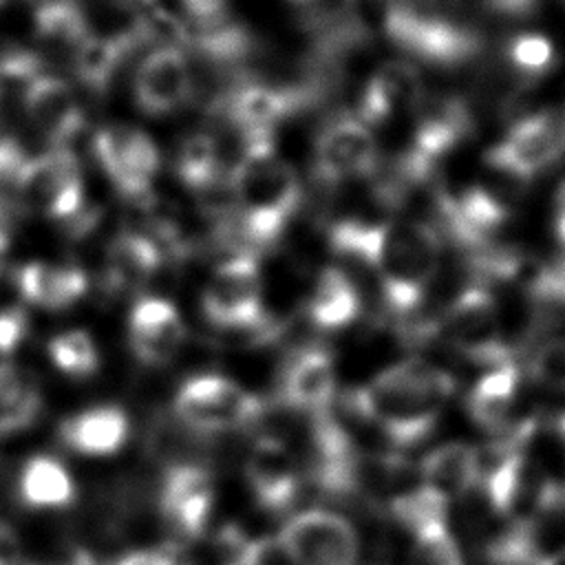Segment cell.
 I'll list each match as a JSON object with an SVG mask.
<instances>
[{"instance_id": "obj_1", "label": "cell", "mask_w": 565, "mask_h": 565, "mask_svg": "<svg viewBox=\"0 0 565 565\" xmlns=\"http://www.w3.org/2000/svg\"><path fill=\"white\" fill-rule=\"evenodd\" d=\"M327 238L335 254L362 263L375 276L384 305L397 316L419 307L441 249V236L428 221L338 218Z\"/></svg>"}, {"instance_id": "obj_2", "label": "cell", "mask_w": 565, "mask_h": 565, "mask_svg": "<svg viewBox=\"0 0 565 565\" xmlns=\"http://www.w3.org/2000/svg\"><path fill=\"white\" fill-rule=\"evenodd\" d=\"M225 188L223 234L238 241V249H267L287 230L302 203L296 170L278 154L274 135L238 137V157L230 163Z\"/></svg>"}, {"instance_id": "obj_3", "label": "cell", "mask_w": 565, "mask_h": 565, "mask_svg": "<svg viewBox=\"0 0 565 565\" xmlns=\"http://www.w3.org/2000/svg\"><path fill=\"white\" fill-rule=\"evenodd\" d=\"M455 388V377L446 369L422 358H408L353 391L351 404L393 446L411 448L433 433Z\"/></svg>"}, {"instance_id": "obj_4", "label": "cell", "mask_w": 565, "mask_h": 565, "mask_svg": "<svg viewBox=\"0 0 565 565\" xmlns=\"http://www.w3.org/2000/svg\"><path fill=\"white\" fill-rule=\"evenodd\" d=\"M13 199L20 212L66 223L73 234H84L95 223V212L86 207L79 161L68 148L31 154L15 179Z\"/></svg>"}, {"instance_id": "obj_5", "label": "cell", "mask_w": 565, "mask_h": 565, "mask_svg": "<svg viewBox=\"0 0 565 565\" xmlns=\"http://www.w3.org/2000/svg\"><path fill=\"white\" fill-rule=\"evenodd\" d=\"M439 329L448 344L475 364L492 369L514 362V347L508 340L497 298L481 282L463 287L450 300Z\"/></svg>"}, {"instance_id": "obj_6", "label": "cell", "mask_w": 565, "mask_h": 565, "mask_svg": "<svg viewBox=\"0 0 565 565\" xmlns=\"http://www.w3.org/2000/svg\"><path fill=\"white\" fill-rule=\"evenodd\" d=\"M382 161L371 126L355 110L329 115L316 130L311 148V177L333 190L349 181H369Z\"/></svg>"}, {"instance_id": "obj_7", "label": "cell", "mask_w": 565, "mask_h": 565, "mask_svg": "<svg viewBox=\"0 0 565 565\" xmlns=\"http://www.w3.org/2000/svg\"><path fill=\"white\" fill-rule=\"evenodd\" d=\"M201 307L207 322L227 331L263 327V282L256 252L236 249L221 260L203 289Z\"/></svg>"}, {"instance_id": "obj_8", "label": "cell", "mask_w": 565, "mask_h": 565, "mask_svg": "<svg viewBox=\"0 0 565 565\" xmlns=\"http://www.w3.org/2000/svg\"><path fill=\"white\" fill-rule=\"evenodd\" d=\"M181 424L203 433L252 426L263 415L260 399L230 377L203 373L185 380L174 395Z\"/></svg>"}, {"instance_id": "obj_9", "label": "cell", "mask_w": 565, "mask_h": 565, "mask_svg": "<svg viewBox=\"0 0 565 565\" xmlns=\"http://www.w3.org/2000/svg\"><path fill=\"white\" fill-rule=\"evenodd\" d=\"M93 157L119 196L148 203L161 168L150 135L128 124H106L93 137Z\"/></svg>"}, {"instance_id": "obj_10", "label": "cell", "mask_w": 565, "mask_h": 565, "mask_svg": "<svg viewBox=\"0 0 565 565\" xmlns=\"http://www.w3.org/2000/svg\"><path fill=\"white\" fill-rule=\"evenodd\" d=\"M278 547L291 565H358L360 541L353 525L329 510H305L278 532Z\"/></svg>"}, {"instance_id": "obj_11", "label": "cell", "mask_w": 565, "mask_h": 565, "mask_svg": "<svg viewBox=\"0 0 565 565\" xmlns=\"http://www.w3.org/2000/svg\"><path fill=\"white\" fill-rule=\"evenodd\" d=\"M132 97L141 113L170 115L194 102V68L188 53L174 44H159L135 68Z\"/></svg>"}, {"instance_id": "obj_12", "label": "cell", "mask_w": 565, "mask_h": 565, "mask_svg": "<svg viewBox=\"0 0 565 565\" xmlns=\"http://www.w3.org/2000/svg\"><path fill=\"white\" fill-rule=\"evenodd\" d=\"M26 121L51 148H66L84 128V108L71 82L55 73L33 77L20 90Z\"/></svg>"}, {"instance_id": "obj_13", "label": "cell", "mask_w": 565, "mask_h": 565, "mask_svg": "<svg viewBox=\"0 0 565 565\" xmlns=\"http://www.w3.org/2000/svg\"><path fill=\"white\" fill-rule=\"evenodd\" d=\"M424 95L417 66L406 60H388L364 82L355 113L366 126L382 128L402 115H413Z\"/></svg>"}, {"instance_id": "obj_14", "label": "cell", "mask_w": 565, "mask_h": 565, "mask_svg": "<svg viewBox=\"0 0 565 565\" xmlns=\"http://www.w3.org/2000/svg\"><path fill=\"white\" fill-rule=\"evenodd\" d=\"M497 157L532 177L565 154L563 110H543L516 121L508 135L490 148Z\"/></svg>"}, {"instance_id": "obj_15", "label": "cell", "mask_w": 565, "mask_h": 565, "mask_svg": "<svg viewBox=\"0 0 565 565\" xmlns=\"http://www.w3.org/2000/svg\"><path fill=\"white\" fill-rule=\"evenodd\" d=\"M214 505V483L210 472L196 463H177L168 468L161 492L159 508L168 525L181 536H199L210 519Z\"/></svg>"}, {"instance_id": "obj_16", "label": "cell", "mask_w": 565, "mask_h": 565, "mask_svg": "<svg viewBox=\"0 0 565 565\" xmlns=\"http://www.w3.org/2000/svg\"><path fill=\"white\" fill-rule=\"evenodd\" d=\"M185 340L179 309L157 296L137 300L128 316V342L135 358L150 366L170 362Z\"/></svg>"}, {"instance_id": "obj_17", "label": "cell", "mask_w": 565, "mask_h": 565, "mask_svg": "<svg viewBox=\"0 0 565 565\" xmlns=\"http://www.w3.org/2000/svg\"><path fill=\"white\" fill-rule=\"evenodd\" d=\"M245 477L258 505L267 512L287 510L300 490V472L289 448L276 437H260L245 461Z\"/></svg>"}, {"instance_id": "obj_18", "label": "cell", "mask_w": 565, "mask_h": 565, "mask_svg": "<svg viewBox=\"0 0 565 565\" xmlns=\"http://www.w3.org/2000/svg\"><path fill=\"white\" fill-rule=\"evenodd\" d=\"M335 395V366L324 347H305L296 351L280 375V397L294 411L322 415Z\"/></svg>"}, {"instance_id": "obj_19", "label": "cell", "mask_w": 565, "mask_h": 565, "mask_svg": "<svg viewBox=\"0 0 565 565\" xmlns=\"http://www.w3.org/2000/svg\"><path fill=\"white\" fill-rule=\"evenodd\" d=\"M130 422L119 406H93L60 424V439L66 448L88 457H104L121 450Z\"/></svg>"}, {"instance_id": "obj_20", "label": "cell", "mask_w": 565, "mask_h": 565, "mask_svg": "<svg viewBox=\"0 0 565 565\" xmlns=\"http://www.w3.org/2000/svg\"><path fill=\"white\" fill-rule=\"evenodd\" d=\"M13 280L24 302L42 309H66L75 305L88 289L86 274L79 267L40 260L20 265Z\"/></svg>"}, {"instance_id": "obj_21", "label": "cell", "mask_w": 565, "mask_h": 565, "mask_svg": "<svg viewBox=\"0 0 565 565\" xmlns=\"http://www.w3.org/2000/svg\"><path fill=\"white\" fill-rule=\"evenodd\" d=\"M521 373L514 362L492 366L470 388L466 408L470 419L490 433H505L510 428V413L516 402Z\"/></svg>"}, {"instance_id": "obj_22", "label": "cell", "mask_w": 565, "mask_h": 565, "mask_svg": "<svg viewBox=\"0 0 565 565\" xmlns=\"http://www.w3.org/2000/svg\"><path fill=\"white\" fill-rule=\"evenodd\" d=\"M163 249L150 232H121L106 249V278L113 289L146 282L163 263Z\"/></svg>"}, {"instance_id": "obj_23", "label": "cell", "mask_w": 565, "mask_h": 565, "mask_svg": "<svg viewBox=\"0 0 565 565\" xmlns=\"http://www.w3.org/2000/svg\"><path fill=\"white\" fill-rule=\"evenodd\" d=\"M422 483L446 501L466 497L479 481L477 448L463 441H446L422 459Z\"/></svg>"}, {"instance_id": "obj_24", "label": "cell", "mask_w": 565, "mask_h": 565, "mask_svg": "<svg viewBox=\"0 0 565 565\" xmlns=\"http://www.w3.org/2000/svg\"><path fill=\"white\" fill-rule=\"evenodd\" d=\"M174 177L192 192H207L221 181L225 183L227 168L221 139L210 130L185 135L172 159Z\"/></svg>"}, {"instance_id": "obj_25", "label": "cell", "mask_w": 565, "mask_h": 565, "mask_svg": "<svg viewBox=\"0 0 565 565\" xmlns=\"http://www.w3.org/2000/svg\"><path fill=\"white\" fill-rule=\"evenodd\" d=\"M360 291L353 280L338 267H324L307 302L309 320L318 329H342L360 316Z\"/></svg>"}, {"instance_id": "obj_26", "label": "cell", "mask_w": 565, "mask_h": 565, "mask_svg": "<svg viewBox=\"0 0 565 565\" xmlns=\"http://www.w3.org/2000/svg\"><path fill=\"white\" fill-rule=\"evenodd\" d=\"M135 51L137 46L124 40L88 33V38L77 46L68 62L77 84L84 90H88L90 95H104L110 88L126 57Z\"/></svg>"}, {"instance_id": "obj_27", "label": "cell", "mask_w": 565, "mask_h": 565, "mask_svg": "<svg viewBox=\"0 0 565 565\" xmlns=\"http://www.w3.org/2000/svg\"><path fill=\"white\" fill-rule=\"evenodd\" d=\"M42 411L38 382L15 364L0 362V437L29 428Z\"/></svg>"}, {"instance_id": "obj_28", "label": "cell", "mask_w": 565, "mask_h": 565, "mask_svg": "<svg viewBox=\"0 0 565 565\" xmlns=\"http://www.w3.org/2000/svg\"><path fill=\"white\" fill-rule=\"evenodd\" d=\"M18 492L29 508H64L75 497L68 470L49 455L31 457L20 472Z\"/></svg>"}, {"instance_id": "obj_29", "label": "cell", "mask_w": 565, "mask_h": 565, "mask_svg": "<svg viewBox=\"0 0 565 565\" xmlns=\"http://www.w3.org/2000/svg\"><path fill=\"white\" fill-rule=\"evenodd\" d=\"M388 510H391V516L402 527H406L411 534H417L428 525L446 523L448 501L439 492L422 483L419 488H411L393 497L388 503Z\"/></svg>"}, {"instance_id": "obj_30", "label": "cell", "mask_w": 565, "mask_h": 565, "mask_svg": "<svg viewBox=\"0 0 565 565\" xmlns=\"http://www.w3.org/2000/svg\"><path fill=\"white\" fill-rule=\"evenodd\" d=\"M46 351L51 362L68 377H88L99 366V351L93 338L82 329L53 335Z\"/></svg>"}, {"instance_id": "obj_31", "label": "cell", "mask_w": 565, "mask_h": 565, "mask_svg": "<svg viewBox=\"0 0 565 565\" xmlns=\"http://www.w3.org/2000/svg\"><path fill=\"white\" fill-rule=\"evenodd\" d=\"M508 60L514 73L525 82L545 75L554 64V49L545 35L523 33L508 44Z\"/></svg>"}, {"instance_id": "obj_32", "label": "cell", "mask_w": 565, "mask_h": 565, "mask_svg": "<svg viewBox=\"0 0 565 565\" xmlns=\"http://www.w3.org/2000/svg\"><path fill=\"white\" fill-rule=\"evenodd\" d=\"M408 565H463L461 552L446 523H435L413 534Z\"/></svg>"}, {"instance_id": "obj_33", "label": "cell", "mask_w": 565, "mask_h": 565, "mask_svg": "<svg viewBox=\"0 0 565 565\" xmlns=\"http://www.w3.org/2000/svg\"><path fill=\"white\" fill-rule=\"evenodd\" d=\"M527 373L541 388L565 393V338H550L536 344L527 358Z\"/></svg>"}, {"instance_id": "obj_34", "label": "cell", "mask_w": 565, "mask_h": 565, "mask_svg": "<svg viewBox=\"0 0 565 565\" xmlns=\"http://www.w3.org/2000/svg\"><path fill=\"white\" fill-rule=\"evenodd\" d=\"M29 318L22 307L0 309V355L13 353L26 338Z\"/></svg>"}, {"instance_id": "obj_35", "label": "cell", "mask_w": 565, "mask_h": 565, "mask_svg": "<svg viewBox=\"0 0 565 565\" xmlns=\"http://www.w3.org/2000/svg\"><path fill=\"white\" fill-rule=\"evenodd\" d=\"M117 565H192V563L179 547L163 545V547L130 552L124 558H119Z\"/></svg>"}, {"instance_id": "obj_36", "label": "cell", "mask_w": 565, "mask_h": 565, "mask_svg": "<svg viewBox=\"0 0 565 565\" xmlns=\"http://www.w3.org/2000/svg\"><path fill=\"white\" fill-rule=\"evenodd\" d=\"M188 11H190V22L196 20H207L214 15H221L227 9V0H185Z\"/></svg>"}, {"instance_id": "obj_37", "label": "cell", "mask_w": 565, "mask_h": 565, "mask_svg": "<svg viewBox=\"0 0 565 565\" xmlns=\"http://www.w3.org/2000/svg\"><path fill=\"white\" fill-rule=\"evenodd\" d=\"M20 563V541L9 525L0 523V565Z\"/></svg>"}, {"instance_id": "obj_38", "label": "cell", "mask_w": 565, "mask_h": 565, "mask_svg": "<svg viewBox=\"0 0 565 565\" xmlns=\"http://www.w3.org/2000/svg\"><path fill=\"white\" fill-rule=\"evenodd\" d=\"M492 11L501 13V15H527L539 7V0H483Z\"/></svg>"}, {"instance_id": "obj_39", "label": "cell", "mask_w": 565, "mask_h": 565, "mask_svg": "<svg viewBox=\"0 0 565 565\" xmlns=\"http://www.w3.org/2000/svg\"><path fill=\"white\" fill-rule=\"evenodd\" d=\"M554 232H556V238L561 241V245L565 247V207L554 210Z\"/></svg>"}, {"instance_id": "obj_40", "label": "cell", "mask_w": 565, "mask_h": 565, "mask_svg": "<svg viewBox=\"0 0 565 565\" xmlns=\"http://www.w3.org/2000/svg\"><path fill=\"white\" fill-rule=\"evenodd\" d=\"M536 565H565V547L563 550H556V552H550V554H543Z\"/></svg>"}, {"instance_id": "obj_41", "label": "cell", "mask_w": 565, "mask_h": 565, "mask_svg": "<svg viewBox=\"0 0 565 565\" xmlns=\"http://www.w3.org/2000/svg\"><path fill=\"white\" fill-rule=\"evenodd\" d=\"M563 207H565V181L558 185L554 194V210H563Z\"/></svg>"}, {"instance_id": "obj_42", "label": "cell", "mask_w": 565, "mask_h": 565, "mask_svg": "<svg viewBox=\"0 0 565 565\" xmlns=\"http://www.w3.org/2000/svg\"><path fill=\"white\" fill-rule=\"evenodd\" d=\"M556 433H558V439H561V444H563V448H565V413L558 417V422H556Z\"/></svg>"}, {"instance_id": "obj_43", "label": "cell", "mask_w": 565, "mask_h": 565, "mask_svg": "<svg viewBox=\"0 0 565 565\" xmlns=\"http://www.w3.org/2000/svg\"><path fill=\"white\" fill-rule=\"evenodd\" d=\"M294 4H300V7H307L309 2H313V0H291Z\"/></svg>"}, {"instance_id": "obj_44", "label": "cell", "mask_w": 565, "mask_h": 565, "mask_svg": "<svg viewBox=\"0 0 565 565\" xmlns=\"http://www.w3.org/2000/svg\"><path fill=\"white\" fill-rule=\"evenodd\" d=\"M9 2H13V0H0V7H2V4H9Z\"/></svg>"}, {"instance_id": "obj_45", "label": "cell", "mask_w": 565, "mask_h": 565, "mask_svg": "<svg viewBox=\"0 0 565 565\" xmlns=\"http://www.w3.org/2000/svg\"><path fill=\"white\" fill-rule=\"evenodd\" d=\"M563 115H565V108H563Z\"/></svg>"}]
</instances>
